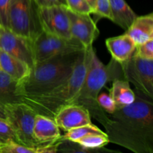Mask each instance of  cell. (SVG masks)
I'll return each mask as SVG.
<instances>
[{"label":"cell","instance_id":"6da1fadb","mask_svg":"<svg viewBox=\"0 0 153 153\" xmlns=\"http://www.w3.org/2000/svg\"><path fill=\"white\" fill-rule=\"evenodd\" d=\"M131 104L118 107L104 126L110 143L135 153H153L152 99L136 91Z\"/></svg>","mask_w":153,"mask_h":153},{"label":"cell","instance_id":"7a4b0ae2","mask_svg":"<svg viewBox=\"0 0 153 153\" xmlns=\"http://www.w3.org/2000/svg\"><path fill=\"white\" fill-rule=\"evenodd\" d=\"M94 47L85 49L81 53L71 76L52 91L37 96H23V102L29 105L39 114L54 119L57 112L62 107L71 104L82 86Z\"/></svg>","mask_w":153,"mask_h":153},{"label":"cell","instance_id":"3957f363","mask_svg":"<svg viewBox=\"0 0 153 153\" xmlns=\"http://www.w3.org/2000/svg\"><path fill=\"white\" fill-rule=\"evenodd\" d=\"M116 79H123L121 64L111 59L108 65H105L99 59L94 49L82 88L71 104L86 108L91 117L105 126L110 119L108 114L98 105L97 98L106 84Z\"/></svg>","mask_w":153,"mask_h":153},{"label":"cell","instance_id":"277c9868","mask_svg":"<svg viewBox=\"0 0 153 153\" xmlns=\"http://www.w3.org/2000/svg\"><path fill=\"white\" fill-rule=\"evenodd\" d=\"M82 52L57 55L36 64L29 76L19 83L22 97L41 95L59 86L71 76Z\"/></svg>","mask_w":153,"mask_h":153},{"label":"cell","instance_id":"5b68a950","mask_svg":"<svg viewBox=\"0 0 153 153\" xmlns=\"http://www.w3.org/2000/svg\"><path fill=\"white\" fill-rule=\"evenodd\" d=\"M7 28L33 40L43 31L35 0H10Z\"/></svg>","mask_w":153,"mask_h":153},{"label":"cell","instance_id":"8992f818","mask_svg":"<svg viewBox=\"0 0 153 153\" xmlns=\"http://www.w3.org/2000/svg\"><path fill=\"white\" fill-rule=\"evenodd\" d=\"M7 119L13 129L17 143L31 148L38 147L33 135L34 118V109L25 102H17L4 105Z\"/></svg>","mask_w":153,"mask_h":153},{"label":"cell","instance_id":"52a82bcc","mask_svg":"<svg viewBox=\"0 0 153 153\" xmlns=\"http://www.w3.org/2000/svg\"><path fill=\"white\" fill-rule=\"evenodd\" d=\"M32 49L35 64L57 55L81 52L85 49L75 39L62 38L44 31H42L32 40Z\"/></svg>","mask_w":153,"mask_h":153},{"label":"cell","instance_id":"ba28073f","mask_svg":"<svg viewBox=\"0 0 153 153\" xmlns=\"http://www.w3.org/2000/svg\"><path fill=\"white\" fill-rule=\"evenodd\" d=\"M123 79L131 83L136 91L153 99V59H143L134 54L121 64Z\"/></svg>","mask_w":153,"mask_h":153},{"label":"cell","instance_id":"9c48e42d","mask_svg":"<svg viewBox=\"0 0 153 153\" xmlns=\"http://www.w3.org/2000/svg\"><path fill=\"white\" fill-rule=\"evenodd\" d=\"M0 49L33 67L34 63L32 40L16 34L7 27L0 25Z\"/></svg>","mask_w":153,"mask_h":153},{"label":"cell","instance_id":"30bf717a","mask_svg":"<svg viewBox=\"0 0 153 153\" xmlns=\"http://www.w3.org/2000/svg\"><path fill=\"white\" fill-rule=\"evenodd\" d=\"M39 17L43 31L62 38H73L67 6L39 7Z\"/></svg>","mask_w":153,"mask_h":153},{"label":"cell","instance_id":"8fae6325","mask_svg":"<svg viewBox=\"0 0 153 153\" xmlns=\"http://www.w3.org/2000/svg\"><path fill=\"white\" fill-rule=\"evenodd\" d=\"M67 14L70 20V33L73 39L79 41L85 49L93 46V43L100 35V30L96 22L90 14L79 13L67 7Z\"/></svg>","mask_w":153,"mask_h":153},{"label":"cell","instance_id":"7c38bea8","mask_svg":"<svg viewBox=\"0 0 153 153\" xmlns=\"http://www.w3.org/2000/svg\"><path fill=\"white\" fill-rule=\"evenodd\" d=\"M54 120L59 128L66 131L92 123L88 109L76 104H69L61 108L54 117Z\"/></svg>","mask_w":153,"mask_h":153},{"label":"cell","instance_id":"4fadbf2b","mask_svg":"<svg viewBox=\"0 0 153 153\" xmlns=\"http://www.w3.org/2000/svg\"><path fill=\"white\" fill-rule=\"evenodd\" d=\"M33 135L39 146L56 141L61 137L59 127L54 119L39 114L34 118Z\"/></svg>","mask_w":153,"mask_h":153},{"label":"cell","instance_id":"5bb4252c","mask_svg":"<svg viewBox=\"0 0 153 153\" xmlns=\"http://www.w3.org/2000/svg\"><path fill=\"white\" fill-rule=\"evenodd\" d=\"M105 45L112 59L120 64L130 59L136 49V44L126 32L106 39Z\"/></svg>","mask_w":153,"mask_h":153},{"label":"cell","instance_id":"9a60e30c","mask_svg":"<svg viewBox=\"0 0 153 153\" xmlns=\"http://www.w3.org/2000/svg\"><path fill=\"white\" fill-rule=\"evenodd\" d=\"M126 32L131 37L136 46L153 39V13L137 16Z\"/></svg>","mask_w":153,"mask_h":153},{"label":"cell","instance_id":"2e32d148","mask_svg":"<svg viewBox=\"0 0 153 153\" xmlns=\"http://www.w3.org/2000/svg\"><path fill=\"white\" fill-rule=\"evenodd\" d=\"M0 68L1 70L11 76L13 79L21 82L25 80L31 73V67L26 63L0 49Z\"/></svg>","mask_w":153,"mask_h":153},{"label":"cell","instance_id":"e0dca14e","mask_svg":"<svg viewBox=\"0 0 153 153\" xmlns=\"http://www.w3.org/2000/svg\"><path fill=\"white\" fill-rule=\"evenodd\" d=\"M22 97L19 93V82L0 70V104L4 106L22 102Z\"/></svg>","mask_w":153,"mask_h":153},{"label":"cell","instance_id":"ac0fdd59","mask_svg":"<svg viewBox=\"0 0 153 153\" xmlns=\"http://www.w3.org/2000/svg\"><path fill=\"white\" fill-rule=\"evenodd\" d=\"M111 21L126 31L137 14L125 0H109Z\"/></svg>","mask_w":153,"mask_h":153},{"label":"cell","instance_id":"d6986e66","mask_svg":"<svg viewBox=\"0 0 153 153\" xmlns=\"http://www.w3.org/2000/svg\"><path fill=\"white\" fill-rule=\"evenodd\" d=\"M110 94L117 108L128 105L135 100V94L130 87L129 82L124 79H116L112 81Z\"/></svg>","mask_w":153,"mask_h":153},{"label":"cell","instance_id":"ffe728a7","mask_svg":"<svg viewBox=\"0 0 153 153\" xmlns=\"http://www.w3.org/2000/svg\"><path fill=\"white\" fill-rule=\"evenodd\" d=\"M74 143H78L86 150L101 149L110 143L107 134H91L82 136Z\"/></svg>","mask_w":153,"mask_h":153},{"label":"cell","instance_id":"44dd1931","mask_svg":"<svg viewBox=\"0 0 153 153\" xmlns=\"http://www.w3.org/2000/svg\"><path fill=\"white\" fill-rule=\"evenodd\" d=\"M94 133V134H106L105 131H103L97 126L93 123L88 125L78 127V128H73L69 131H67L66 134L62 136V138L65 140H69L71 142H76L79 138L86 134Z\"/></svg>","mask_w":153,"mask_h":153},{"label":"cell","instance_id":"7402d4cb","mask_svg":"<svg viewBox=\"0 0 153 153\" xmlns=\"http://www.w3.org/2000/svg\"><path fill=\"white\" fill-rule=\"evenodd\" d=\"M0 153H37V147H27L12 140L0 141Z\"/></svg>","mask_w":153,"mask_h":153},{"label":"cell","instance_id":"603a6c76","mask_svg":"<svg viewBox=\"0 0 153 153\" xmlns=\"http://www.w3.org/2000/svg\"><path fill=\"white\" fill-rule=\"evenodd\" d=\"M97 103L102 109L108 114H111L117 109V105L110 93L101 92L98 94L97 98Z\"/></svg>","mask_w":153,"mask_h":153},{"label":"cell","instance_id":"cb8c5ba5","mask_svg":"<svg viewBox=\"0 0 153 153\" xmlns=\"http://www.w3.org/2000/svg\"><path fill=\"white\" fill-rule=\"evenodd\" d=\"M67 7L70 10L79 13L91 14L94 10L85 0H66Z\"/></svg>","mask_w":153,"mask_h":153},{"label":"cell","instance_id":"d4e9b609","mask_svg":"<svg viewBox=\"0 0 153 153\" xmlns=\"http://www.w3.org/2000/svg\"><path fill=\"white\" fill-rule=\"evenodd\" d=\"M134 54L143 59H153V39L136 46Z\"/></svg>","mask_w":153,"mask_h":153},{"label":"cell","instance_id":"484cf974","mask_svg":"<svg viewBox=\"0 0 153 153\" xmlns=\"http://www.w3.org/2000/svg\"><path fill=\"white\" fill-rule=\"evenodd\" d=\"M94 14L97 15L100 18H107L111 20L109 0H97Z\"/></svg>","mask_w":153,"mask_h":153},{"label":"cell","instance_id":"4316f807","mask_svg":"<svg viewBox=\"0 0 153 153\" xmlns=\"http://www.w3.org/2000/svg\"><path fill=\"white\" fill-rule=\"evenodd\" d=\"M10 140L17 142L13 129L8 122L6 120L0 118V141Z\"/></svg>","mask_w":153,"mask_h":153},{"label":"cell","instance_id":"83f0119b","mask_svg":"<svg viewBox=\"0 0 153 153\" xmlns=\"http://www.w3.org/2000/svg\"><path fill=\"white\" fill-rule=\"evenodd\" d=\"M10 0H0V25L7 27Z\"/></svg>","mask_w":153,"mask_h":153},{"label":"cell","instance_id":"f1b7e54d","mask_svg":"<svg viewBox=\"0 0 153 153\" xmlns=\"http://www.w3.org/2000/svg\"><path fill=\"white\" fill-rule=\"evenodd\" d=\"M39 7H49L55 5L67 6L66 0H35Z\"/></svg>","mask_w":153,"mask_h":153},{"label":"cell","instance_id":"f546056e","mask_svg":"<svg viewBox=\"0 0 153 153\" xmlns=\"http://www.w3.org/2000/svg\"><path fill=\"white\" fill-rule=\"evenodd\" d=\"M0 118H2V119H4V120L7 119V115H6V111H5V108H4V106L1 104H0Z\"/></svg>","mask_w":153,"mask_h":153},{"label":"cell","instance_id":"4dcf8cb0","mask_svg":"<svg viewBox=\"0 0 153 153\" xmlns=\"http://www.w3.org/2000/svg\"><path fill=\"white\" fill-rule=\"evenodd\" d=\"M85 1L88 3V4H89L90 6H91L94 13V10H95L96 7V1H97V0H85Z\"/></svg>","mask_w":153,"mask_h":153},{"label":"cell","instance_id":"1f68e13d","mask_svg":"<svg viewBox=\"0 0 153 153\" xmlns=\"http://www.w3.org/2000/svg\"><path fill=\"white\" fill-rule=\"evenodd\" d=\"M0 70H1V68H0Z\"/></svg>","mask_w":153,"mask_h":153}]
</instances>
